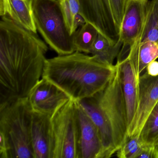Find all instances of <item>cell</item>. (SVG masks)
Returning a JSON list of instances; mask_svg holds the SVG:
<instances>
[{
	"label": "cell",
	"mask_w": 158,
	"mask_h": 158,
	"mask_svg": "<svg viewBox=\"0 0 158 158\" xmlns=\"http://www.w3.org/2000/svg\"><path fill=\"white\" fill-rule=\"evenodd\" d=\"M146 72L151 76H158V61L155 60L151 62L146 68Z\"/></svg>",
	"instance_id": "24"
},
{
	"label": "cell",
	"mask_w": 158,
	"mask_h": 158,
	"mask_svg": "<svg viewBox=\"0 0 158 158\" xmlns=\"http://www.w3.org/2000/svg\"><path fill=\"white\" fill-rule=\"evenodd\" d=\"M68 2L73 15V18L74 19L75 16L77 14L79 13L80 8L79 4L77 0H68Z\"/></svg>",
	"instance_id": "26"
},
{
	"label": "cell",
	"mask_w": 158,
	"mask_h": 158,
	"mask_svg": "<svg viewBox=\"0 0 158 158\" xmlns=\"http://www.w3.org/2000/svg\"><path fill=\"white\" fill-rule=\"evenodd\" d=\"M158 42V0L149 1L146 20L140 41Z\"/></svg>",
	"instance_id": "18"
},
{
	"label": "cell",
	"mask_w": 158,
	"mask_h": 158,
	"mask_svg": "<svg viewBox=\"0 0 158 158\" xmlns=\"http://www.w3.org/2000/svg\"><path fill=\"white\" fill-rule=\"evenodd\" d=\"M115 65L116 72L104 89L77 102L98 130L102 147L99 158L111 157L128 139L125 103Z\"/></svg>",
	"instance_id": "3"
},
{
	"label": "cell",
	"mask_w": 158,
	"mask_h": 158,
	"mask_svg": "<svg viewBox=\"0 0 158 158\" xmlns=\"http://www.w3.org/2000/svg\"><path fill=\"white\" fill-rule=\"evenodd\" d=\"M53 157L79 158L76 102L69 100L51 116Z\"/></svg>",
	"instance_id": "6"
},
{
	"label": "cell",
	"mask_w": 158,
	"mask_h": 158,
	"mask_svg": "<svg viewBox=\"0 0 158 158\" xmlns=\"http://www.w3.org/2000/svg\"><path fill=\"white\" fill-rule=\"evenodd\" d=\"M126 109L128 127L133 122L137 110L139 101V77L132 60L127 56L116 64Z\"/></svg>",
	"instance_id": "11"
},
{
	"label": "cell",
	"mask_w": 158,
	"mask_h": 158,
	"mask_svg": "<svg viewBox=\"0 0 158 158\" xmlns=\"http://www.w3.org/2000/svg\"><path fill=\"white\" fill-rule=\"evenodd\" d=\"M48 50L37 34L1 16L0 106L28 97L42 77Z\"/></svg>",
	"instance_id": "1"
},
{
	"label": "cell",
	"mask_w": 158,
	"mask_h": 158,
	"mask_svg": "<svg viewBox=\"0 0 158 158\" xmlns=\"http://www.w3.org/2000/svg\"><path fill=\"white\" fill-rule=\"evenodd\" d=\"M34 21L45 42L58 55L76 52L59 0H31Z\"/></svg>",
	"instance_id": "5"
},
{
	"label": "cell",
	"mask_w": 158,
	"mask_h": 158,
	"mask_svg": "<svg viewBox=\"0 0 158 158\" xmlns=\"http://www.w3.org/2000/svg\"><path fill=\"white\" fill-rule=\"evenodd\" d=\"M137 158H158L156 147L152 145H143Z\"/></svg>",
	"instance_id": "23"
},
{
	"label": "cell",
	"mask_w": 158,
	"mask_h": 158,
	"mask_svg": "<svg viewBox=\"0 0 158 158\" xmlns=\"http://www.w3.org/2000/svg\"><path fill=\"white\" fill-rule=\"evenodd\" d=\"M99 32L92 24L86 22L73 35V43L76 51L89 54Z\"/></svg>",
	"instance_id": "17"
},
{
	"label": "cell",
	"mask_w": 158,
	"mask_h": 158,
	"mask_svg": "<svg viewBox=\"0 0 158 158\" xmlns=\"http://www.w3.org/2000/svg\"><path fill=\"white\" fill-rule=\"evenodd\" d=\"M158 102V76L149 75L147 72L139 79L137 110L127 129V138L139 136L141 129L151 112Z\"/></svg>",
	"instance_id": "9"
},
{
	"label": "cell",
	"mask_w": 158,
	"mask_h": 158,
	"mask_svg": "<svg viewBox=\"0 0 158 158\" xmlns=\"http://www.w3.org/2000/svg\"><path fill=\"white\" fill-rule=\"evenodd\" d=\"M140 143L156 146L158 143V102L148 116L139 135Z\"/></svg>",
	"instance_id": "19"
},
{
	"label": "cell",
	"mask_w": 158,
	"mask_h": 158,
	"mask_svg": "<svg viewBox=\"0 0 158 158\" xmlns=\"http://www.w3.org/2000/svg\"><path fill=\"white\" fill-rule=\"evenodd\" d=\"M127 56L132 60L139 77L148 64L158 59V42L148 41L135 43Z\"/></svg>",
	"instance_id": "15"
},
{
	"label": "cell",
	"mask_w": 158,
	"mask_h": 158,
	"mask_svg": "<svg viewBox=\"0 0 158 158\" xmlns=\"http://www.w3.org/2000/svg\"><path fill=\"white\" fill-rule=\"evenodd\" d=\"M0 15L8 16L26 29L37 34L31 0H0Z\"/></svg>",
	"instance_id": "14"
},
{
	"label": "cell",
	"mask_w": 158,
	"mask_h": 158,
	"mask_svg": "<svg viewBox=\"0 0 158 158\" xmlns=\"http://www.w3.org/2000/svg\"><path fill=\"white\" fill-rule=\"evenodd\" d=\"M148 0H128L120 28L122 47L117 61L125 59L130 49L140 41L146 20Z\"/></svg>",
	"instance_id": "7"
},
{
	"label": "cell",
	"mask_w": 158,
	"mask_h": 158,
	"mask_svg": "<svg viewBox=\"0 0 158 158\" xmlns=\"http://www.w3.org/2000/svg\"><path fill=\"white\" fill-rule=\"evenodd\" d=\"M76 108L79 126V158H99L102 147L98 128L77 102Z\"/></svg>",
	"instance_id": "12"
},
{
	"label": "cell",
	"mask_w": 158,
	"mask_h": 158,
	"mask_svg": "<svg viewBox=\"0 0 158 158\" xmlns=\"http://www.w3.org/2000/svg\"><path fill=\"white\" fill-rule=\"evenodd\" d=\"M155 147H156V149H157V151L158 152V143L155 146Z\"/></svg>",
	"instance_id": "27"
},
{
	"label": "cell",
	"mask_w": 158,
	"mask_h": 158,
	"mask_svg": "<svg viewBox=\"0 0 158 158\" xmlns=\"http://www.w3.org/2000/svg\"><path fill=\"white\" fill-rule=\"evenodd\" d=\"M116 69L115 65L102 63L93 55L76 51L47 59L42 77L78 102L104 89Z\"/></svg>",
	"instance_id": "2"
},
{
	"label": "cell",
	"mask_w": 158,
	"mask_h": 158,
	"mask_svg": "<svg viewBox=\"0 0 158 158\" xmlns=\"http://www.w3.org/2000/svg\"><path fill=\"white\" fill-rule=\"evenodd\" d=\"M27 98L0 106V158H35Z\"/></svg>",
	"instance_id": "4"
},
{
	"label": "cell",
	"mask_w": 158,
	"mask_h": 158,
	"mask_svg": "<svg viewBox=\"0 0 158 158\" xmlns=\"http://www.w3.org/2000/svg\"><path fill=\"white\" fill-rule=\"evenodd\" d=\"M142 146L139 141V136L129 138L116 152V156L119 158H137Z\"/></svg>",
	"instance_id": "20"
},
{
	"label": "cell",
	"mask_w": 158,
	"mask_h": 158,
	"mask_svg": "<svg viewBox=\"0 0 158 158\" xmlns=\"http://www.w3.org/2000/svg\"><path fill=\"white\" fill-rule=\"evenodd\" d=\"M33 111L52 116L71 99L58 87L41 77L27 97Z\"/></svg>",
	"instance_id": "10"
},
{
	"label": "cell",
	"mask_w": 158,
	"mask_h": 158,
	"mask_svg": "<svg viewBox=\"0 0 158 158\" xmlns=\"http://www.w3.org/2000/svg\"><path fill=\"white\" fill-rule=\"evenodd\" d=\"M50 117L33 111L31 136L35 158L53 157Z\"/></svg>",
	"instance_id": "13"
},
{
	"label": "cell",
	"mask_w": 158,
	"mask_h": 158,
	"mask_svg": "<svg viewBox=\"0 0 158 158\" xmlns=\"http://www.w3.org/2000/svg\"><path fill=\"white\" fill-rule=\"evenodd\" d=\"M127 1L128 0H110L114 18L119 31Z\"/></svg>",
	"instance_id": "21"
},
{
	"label": "cell",
	"mask_w": 158,
	"mask_h": 158,
	"mask_svg": "<svg viewBox=\"0 0 158 158\" xmlns=\"http://www.w3.org/2000/svg\"><path fill=\"white\" fill-rule=\"evenodd\" d=\"M79 14L86 22L92 24L99 33L112 44L119 38L120 31L116 26L110 0H77Z\"/></svg>",
	"instance_id": "8"
},
{
	"label": "cell",
	"mask_w": 158,
	"mask_h": 158,
	"mask_svg": "<svg viewBox=\"0 0 158 158\" xmlns=\"http://www.w3.org/2000/svg\"><path fill=\"white\" fill-rule=\"evenodd\" d=\"M122 41L118 40L117 43L113 44L105 37L99 33L98 38L90 49L89 54L94 56L100 62L113 65V62L122 47Z\"/></svg>",
	"instance_id": "16"
},
{
	"label": "cell",
	"mask_w": 158,
	"mask_h": 158,
	"mask_svg": "<svg viewBox=\"0 0 158 158\" xmlns=\"http://www.w3.org/2000/svg\"><path fill=\"white\" fill-rule=\"evenodd\" d=\"M85 18L80 14H77L75 16L73 19V32L74 33L77 29L82 26L84 25L86 23Z\"/></svg>",
	"instance_id": "25"
},
{
	"label": "cell",
	"mask_w": 158,
	"mask_h": 158,
	"mask_svg": "<svg viewBox=\"0 0 158 158\" xmlns=\"http://www.w3.org/2000/svg\"><path fill=\"white\" fill-rule=\"evenodd\" d=\"M61 7L64 16V20L67 27L71 35L73 32V18L69 6L68 0H59Z\"/></svg>",
	"instance_id": "22"
}]
</instances>
